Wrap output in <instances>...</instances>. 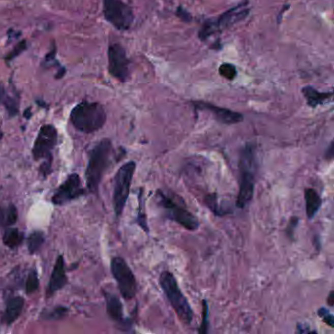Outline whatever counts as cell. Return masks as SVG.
<instances>
[{
    "label": "cell",
    "instance_id": "cell-1",
    "mask_svg": "<svg viewBox=\"0 0 334 334\" xmlns=\"http://www.w3.org/2000/svg\"><path fill=\"white\" fill-rule=\"evenodd\" d=\"M239 190L236 198V207L244 209L254 196L255 180L258 169L257 150L252 143H247L241 150L239 162Z\"/></svg>",
    "mask_w": 334,
    "mask_h": 334
},
{
    "label": "cell",
    "instance_id": "cell-2",
    "mask_svg": "<svg viewBox=\"0 0 334 334\" xmlns=\"http://www.w3.org/2000/svg\"><path fill=\"white\" fill-rule=\"evenodd\" d=\"M113 145L109 138L100 140L92 150L85 171L86 187L93 194L98 192L102 177L111 165Z\"/></svg>",
    "mask_w": 334,
    "mask_h": 334
},
{
    "label": "cell",
    "instance_id": "cell-3",
    "mask_svg": "<svg viewBox=\"0 0 334 334\" xmlns=\"http://www.w3.org/2000/svg\"><path fill=\"white\" fill-rule=\"evenodd\" d=\"M73 126L81 133L92 134L100 130L106 123V112L97 102L83 101L71 112Z\"/></svg>",
    "mask_w": 334,
    "mask_h": 334
},
{
    "label": "cell",
    "instance_id": "cell-4",
    "mask_svg": "<svg viewBox=\"0 0 334 334\" xmlns=\"http://www.w3.org/2000/svg\"><path fill=\"white\" fill-rule=\"evenodd\" d=\"M159 282L178 319L185 324H190L194 316L193 311L187 297L180 290L174 275L169 270H164L160 275Z\"/></svg>",
    "mask_w": 334,
    "mask_h": 334
},
{
    "label": "cell",
    "instance_id": "cell-5",
    "mask_svg": "<svg viewBox=\"0 0 334 334\" xmlns=\"http://www.w3.org/2000/svg\"><path fill=\"white\" fill-rule=\"evenodd\" d=\"M156 199L169 220L190 231H195L199 228L198 219L187 210L183 202H176L160 189L156 192Z\"/></svg>",
    "mask_w": 334,
    "mask_h": 334
},
{
    "label": "cell",
    "instance_id": "cell-6",
    "mask_svg": "<svg viewBox=\"0 0 334 334\" xmlns=\"http://www.w3.org/2000/svg\"><path fill=\"white\" fill-rule=\"evenodd\" d=\"M135 169L136 163L134 161H130L124 164L115 175L113 206L117 218H120V215L123 214L129 199Z\"/></svg>",
    "mask_w": 334,
    "mask_h": 334
},
{
    "label": "cell",
    "instance_id": "cell-7",
    "mask_svg": "<svg viewBox=\"0 0 334 334\" xmlns=\"http://www.w3.org/2000/svg\"><path fill=\"white\" fill-rule=\"evenodd\" d=\"M250 9L247 7V2L241 3L239 5L227 10L226 13L221 15L218 19L208 21L199 32V38L205 40L216 34L217 32H222L227 27L244 20Z\"/></svg>",
    "mask_w": 334,
    "mask_h": 334
},
{
    "label": "cell",
    "instance_id": "cell-8",
    "mask_svg": "<svg viewBox=\"0 0 334 334\" xmlns=\"http://www.w3.org/2000/svg\"><path fill=\"white\" fill-rule=\"evenodd\" d=\"M111 272L123 298L126 300L134 299L137 292V283L132 268L124 258L114 257L111 260Z\"/></svg>",
    "mask_w": 334,
    "mask_h": 334
},
{
    "label": "cell",
    "instance_id": "cell-9",
    "mask_svg": "<svg viewBox=\"0 0 334 334\" xmlns=\"http://www.w3.org/2000/svg\"><path fill=\"white\" fill-rule=\"evenodd\" d=\"M103 12L108 22L120 31H127L134 22V13L122 0H104Z\"/></svg>",
    "mask_w": 334,
    "mask_h": 334
},
{
    "label": "cell",
    "instance_id": "cell-10",
    "mask_svg": "<svg viewBox=\"0 0 334 334\" xmlns=\"http://www.w3.org/2000/svg\"><path fill=\"white\" fill-rule=\"evenodd\" d=\"M58 141V132L52 125H44L40 128L32 150L36 161H52V151Z\"/></svg>",
    "mask_w": 334,
    "mask_h": 334
},
{
    "label": "cell",
    "instance_id": "cell-11",
    "mask_svg": "<svg viewBox=\"0 0 334 334\" xmlns=\"http://www.w3.org/2000/svg\"><path fill=\"white\" fill-rule=\"evenodd\" d=\"M85 189L81 185L80 175L76 173L69 174L67 179L57 188L51 198L56 206H62L84 195Z\"/></svg>",
    "mask_w": 334,
    "mask_h": 334
},
{
    "label": "cell",
    "instance_id": "cell-12",
    "mask_svg": "<svg viewBox=\"0 0 334 334\" xmlns=\"http://www.w3.org/2000/svg\"><path fill=\"white\" fill-rule=\"evenodd\" d=\"M109 73L118 80L125 82L130 78V61L123 46L114 43L108 49Z\"/></svg>",
    "mask_w": 334,
    "mask_h": 334
},
{
    "label": "cell",
    "instance_id": "cell-13",
    "mask_svg": "<svg viewBox=\"0 0 334 334\" xmlns=\"http://www.w3.org/2000/svg\"><path fill=\"white\" fill-rule=\"evenodd\" d=\"M193 105L199 110L211 113L216 120L225 125H234L243 120V116L240 113L231 111L227 108L216 106L212 103L204 101H194Z\"/></svg>",
    "mask_w": 334,
    "mask_h": 334
},
{
    "label": "cell",
    "instance_id": "cell-14",
    "mask_svg": "<svg viewBox=\"0 0 334 334\" xmlns=\"http://www.w3.org/2000/svg\"><path fill=\"white\" fill-rule=\"evenodd\" d=\"M104 297L106 301V309L108 316L113 321H115L122 330H130L132 328V322L124 316V308L119 297L117 295L104 291Z\"/></svg>",
    "mask_w": 334,
    "mask_h": 334
},
{
    "label": "cell",
    "instance_id": "cell-15",
    "mask_svg": "<svg viewBox=\"0 0 334 334\" xmlns=\"http://www.w3.org/2000/svg\"><path fill=\"white\" fill-rule=\"evenodd\" d=\"M68 283L67 271L65 259L62 255H59L54 265L53 270L50 277V281L47 285L46 296L51 297L57 291L63 289Z\"/></svg>",
    "mask_w": 334,
    "mask_h": 334
},
{
    "label": "cell",
    "instance_id": "cell-16",
    "mask_svg": "<svg viewBox=\"0 0 334 334\" xmlns=\"http://www.w3.org/2000/svg\"><path fill=\"white\" fill-rule=\"evenodd\" d=\"M25 306V299L21 296L11 297L6 304L5 312L2 316V323L11 325L19 319Z\"/></svg>",
    "mask_w": 334,
    "mask_h": 334
},
{
    "label": "cell",
    "instance_id": "cell-17",
    "mask_svg": "<svg viewBox=\"0 0 334 334\" xmlns=\"http://www.w3.org/2000/svg\"><path fill=\"white\" fill-rule=\"evenodd\" d=\"M302 94H304L309 106L313 108L324 104L325 102L330 100L333 95L331 92L330 93H321L312 86L304 87L302 89Z\"/></svg>",
    "mask_w": 334,
    "mask_h": 334
},
{
    "label": "cell",
    "instance_id": "cell-18",
    "mask_svg": "<svg viewBox=\"0 0 334 334\" xmlns=\"http://www.w3.org/2000/svg\"><path fill=\"white\" fill-rule=\"evenodd\" d=\"M306 201V214L309 220H313L321 207V198L318 191L314 188H307L305 190Z\"/></svg>",
    "mask_w": 334,
    "mask_h": 334
},
{
    "label": "cell",
    "instance_id": "cell-19",
    "mask_svg": "<svg viewBox=\"0 0 334 334\" xmlns=\"http://www.w3.org/2000/svg\"><path fill=\"white\" fill-rule=\"evenodd\" d=\"M25 239L24 232L20 231L16 227H7L3 233L2 242L5 246L10 249H15L19 247Z\"/></svg>",
    "mask_w": 334,
    "mask_h": 334
},
{
    "label": "cell",
    "instance_id": "cell-20",
    "mask_svg": "<svg viewBox=\"0 0 334 334\" xmlns=\"http://www.w3.org/2000/svg\"><path fill=\"white\" fill-rule=\"evenodd\" d=\"M0 105L5 107L9 117H14L19 113L18 97L8 94L3 85H0Z\"/></svg>",
    "mask_w": 334,
    "mask_h": 334
},
{
    "label": "cell",
    "instance_id": "cell-21",
    "mask_svg": "<svg viewBox=\"0 0 334 334\" xmlns=\"http://www.w3.org/2000/svg\"><path fill=\"white\" fill-rule=\"evenodd\" d=\"M18 221V209L13 204L0 207V227H11Z\"/></svg>",
    "mask_w": 334,
    "mask_h": 334
},
{
    "label": "cell",
    "instance_id": "cell-22",
    "mask_svg": "<svg viewBox=\"0 0 334 334\" xmlns=\"http://www.w3.org/2000/svg\"><path fill=\"white\" fill-rule=\"evenodd\" d=\"M205 204L207 205V207L214 213L216 216H225V215L229 214L231 212V210L227 207H224L223 205H220L219 203V199H218V195L216 193L213 194H208L205 197Z\"/></svg>",
    "mask_w": 334,
    "mask_h": 334
},
{
    "label": "cell",
    "instance_id": "cell-23",
    "mask_svg": "<svg viewBox=\"0 0 334 334\" xmlns=\"http://www.w3.org/2000/svg\"><path fill=\"white\" fill-rule=\"evenodd\" d=\"M45 240L44 234L40 230H36L28 236L27 240V250L31 255L36 254Z\"/></svg>",
    "mask_w": 334,
    "mask_h": 334
},
{
    "label": "cell",
    "instance_id": "cell-24",
    "mask_svg": "<svg viewBox=\"0 0 334 334\" xmlns=\"http://www.w3.org/2000/svg\"><path fill=\"white\" fill-rule=\"evenodd\" d=\"M69 310L67 308L59 306V307L53 308L51 310H44L40 315V318L46 321H57L64 319L67 316Z\"/></svg>",
    "mask_w": 334,
    "mask_h": 334
},
{
    "label": "cell",
    "instance_id": "cell-25",
    "mask_svg": "<svg viewBox=\"0 0 334 334\" xmlns=\"http://www.w3.org/2000/svg\"><path fill=\"white\" fill-rule=\"evenodd\" d=\"M40 288V280L39 275L36 269H32L27 275V281H26V294H34L38 289Z\"/></svg>",
    "mask_w": 334,
    "mask_h": 334
},
{
    "label": "cell",
    "instance_id": "cell-26",
    "mask_svg": "<svg viewBox=\"0 0 334 334\" xmlns=\"http://www.w3.org/2000/svg\"><path fill=\"white\" fill-rule=\"evenodd\" d=\"M219 73L222 77L226 78L228 80H234V78L236 77V74H237L235 66L232 64H229V63L222 64L219 68Z\"/></svg>",
    "mask_w": 334,
    "mask_h": 334
},
{
    "label": "cell",
    "instance_id": "cell-27",
    "mask_svg": "<svg viewBox=\"0 0 334 334\" xmlns=\"http://www.w3.org/2000/svg\"><path fill=\"white\" fill-rule=\"evenodd\" d=\"M209 308L207 302L203 301V319L199 327V333H207L208 332V326H209Z\"/></svg>",
    "mask_w": 334,
    "mask_h": 334
},
{
    "label": "cell",
    "instance_id": "cell-28",
    "mask_svg": "<svg viewBox=\"0 0 334 334\" xmlns=\"http://www.w3.org/2000/svg\"><path fill=\"white\" fill-rule=\"evenodd\" d=\"M318 316H320L322 321H324L327 325H329L330 327L334 326V318L333 315L325 308H321L320 310H318Z\"/></svg>",
    "mask_w": 334,
    "mask_h": 334
},
{
    "label": "cell",
    "instance_id": "cell-29",
    "mask_svg": "<svg viewBox=\"0 0 334 334\" xmlns=\"http://www.w3.org/2000/svg\"><path fill=\"white\" fill-rule=\"evenodd\" d=\"M299 224V219L298 217H292L291 220L289 221V224L286 228V233L288 236H290V238H293V233H294L295 228L297 227Z\"/></svg>",
    "mask_w": 334,
    "mask_h": 334
},
{
    "label": "cell",
    "instance_id": "cell-30",
    "mask_svg": "<svg viewBox=\"0 0 334 334\" xmlns=\"http://www.w3.org/2000/svg\"><path fill=\"white\" fill-rule=\"evenodd\" d=\"M333 141H331V142H330V144H329V146L327 147L326 151H325V155H324V157H325V159H326V160L331 161L332 159H333Z\"/></svg>",
    "mask_w": 334,
    "mask_h": 334
},
{
    "label": "cell",
    "instance_id": "cell-31",
    "mask_svg": "<svg viewBox=\"0 0 334 334\" xmlns=\"http://www.w3.org/2000/svg\"><path fill=\"white\" fill-rule=\"evenodd\" d=\"M25 48H26V42H21L20 45L18 46V49H16L15 52H13V53L10 54V57H8V58H9V59H12L13 57L17 56V55L20 53V52H22Z\"/></svg>",
    "mask_w": 334,
    "mask_h": 334
},
{
    "label": "cell",
    "instance_id": "cell-32",
    "mask_svg": "<svg viewBox=\"0 0 334 334\" xmlns=\"http://www.w3.org/2000/svg\"><path fill=\"white\" fill-rule=\"evenodd\" d=\"M177 15L184 20V21H187V22H188V21H190V19H191V17H190V15L189 14H187V11H185V10H183L181 8H179L178 10H177Z\"/></svg>",
    "mask_w": 334,
    "mask_h": 334
},
{
    "label": "cell",
    "instance_id": "cell-33",
    "mask_svg": "<svg viewBox=\"0 0 334 334\" xmlns=\"http://www.w3.org/2000/svg\"><path fill=\"white\" fill-rule=\"evenodd\" d=\"M333 303H334V292L333 291H330V293H329V295H328V297H327V304L330 306V307H332L333 306Z\"/></svg>",
    "mask_w": 334,
    "mask_h": 334
},
{
    "label": "cell",
    "instance_id": "cell-34",
    "mask_svg": "<svg viewBox=\"0 0 334 334\" xmlns=\"http://www.w3.org/2000/svg\"><path fill=\"white\" fill-rule=\"evenodd\" d=\"M24 116H25L27 119H29V118H31V116H32V113H31V110H29V109H27V111H25V113H24Z\"/></svg>",
    "mask_w": 334,
    "mask_h": 334
}]
</instances>
